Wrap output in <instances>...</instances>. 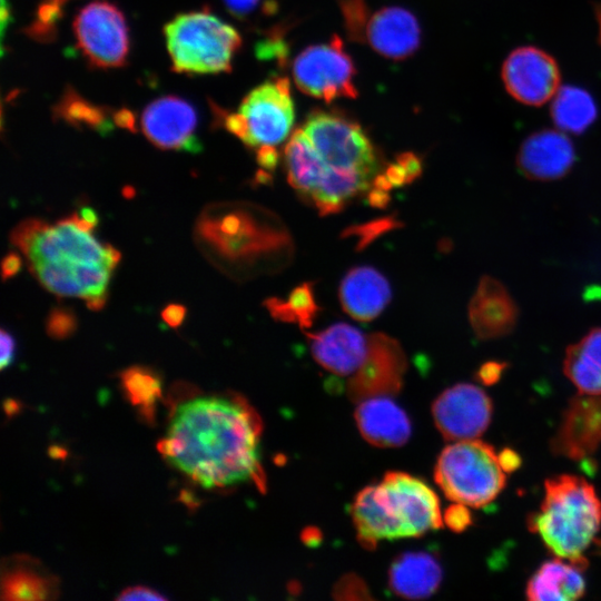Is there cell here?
Instances as JSON below:
<instances>
[{
  "mask_svg": "<svg viewBox=\"0 0 601 601\" xmlns=\"http://www.w3.org/2000/svg\"><path fill=\"white\" fill-rule=\"evenodd\" d=\"M55 114L73 126L87 125L102 132L111 129L106 112L99 107L83 100L72 90L65 93L56 107Z\"/></svg>",
  "mask_w": 601,
  "mask_h": 601,
  "instance_id": "1f68e13d",
  "label": "cell"
},
{
  "mask_svg": "<svg viewBox=\"0 0 601 601\" xmlns=\"http://www.w3.org/2000/svg\"><path fill=\"white\" fill-rule=\"evenodd\" d=\"M505 367V363L495 361L486 362L480 367L477 372V378L484 385H493L500 380Z\"/></svg>",
  "mask_w": 601,
  "mask_h": 601,
  "instance_id": "b9f144b4",
  "label": "cell"
},
{
  "mask_svg": "<svg viewBox=\"0 0 601 601\" xmlns=\"http://www.w3.org/2000/svg\"><path fill=\"white\" fill-rule=\"evenodd\" d=\"M187 314V309L181 304H169L161 311L162 321L173 328H178Z\"/></svg>",
  "mask_w": 601,
  "mask_h": 601,
  "instance_id": "ee69618b",
  "label": "cell"
},
{
  "mask_svg": "<svg viewBox=\"0 0 601 601\" xmlns=\"http://www.w3.org/2000/svg\"><path fill=\"white\" fill-rule=\"evenodd\" d=\"M365 42L381 56L394 60L412 56L421 42L417 19L401 7H385L370 17Z\"/></svg>",
  "mask_w": 601,
  "mask_h": 601,
  "instance_id": "e0dca14e",
  "label": "cell"
},
{
  "mask_svg": "<svg viewBox=\"0 0 601 601\" xmlns=\"http://www.w3.org/2000/svg\"><path fill=\"white\" fill-rule=\"evenodd\" d=\"M506 91L519 102L541 106L559 91L561 73L556 61L535 47L513 50L502 66Z\"/></svg>",
  "mask_w": 601,
  "mask_h": 601,
  "instance_id": "7c38bea8",
  "label": "cell"
},
{
  "mask_svg": "<svg viewBox=\"0 0 601 601\" xmlns=\"http://www.w3.org/2000/svg\"><path fill=\"white\" fill-rule=\"evenodd\" d=\"M563 371L579 393L601 395V328L568 348Z\"/></svg>",
  "mask_w": 601,
  "mask_h": 601,
  "instance_id": "484cf974",
  "label": "cell"
},
{
  "mask_svg": "<svg viewBox=\"0 0 601 601\" xmlns=\"http://www.w3.org/2000/svg\"><path fill=\"white\" fill-rule=\"evenodd\" d=\"M260 435L258 414L240 396H197L176 407L158 450L206 489L240 483L263 489Z\"/></svg>",
  "mask_w": 601,
  "mask_h": 601,
  "instance_id": "6da1fadb",
  "label": "cell"
},
{
  "mask_svg": "<svg viewBox=\"0 0 601 601\" xmlns=\"http://www.w3.org/2000/svg\"><path fill=\"white\" fill-rule=\"evenodd\" d=\"M239 112L246 120L252 148L280 144L295 117L288 78H274L254 88L243 99Z\"/></svg>",
  "mask_w": 601,
  "mask_h": 601,
  "instance_id": "9c48e42d",
  "label": "cell"
},
{
  "mask_svg": "<svg viewBox=\"0 0 601 601\" xmlns=\"http://www.w3.org/2000/svg\"><path fill=\"white\" fill-rule=\"evenodd\" d=\"M443 521L451 530L460 532L472 523V516L466 505L455 502L445 511Z\"/></svg>",
  "mask_w": 601,
  "mask_h": 601,
  "instance_id": "d590c367",
  "label": "cell"
},
{
  "mask_svg": "<svg viewBox=\"0 0 601 601\" xmlns=\"http://www.w3.org/2000/svg\"><path fill=\"white\" fill-rule=\"evenodd\" d=\"M391 200L388 191L374 188L367 194V201L376 208H385Z\"/></svg>",
  "mask_w": 601,
  "mask_h": 601,
  "instance_id": "f907efd6",
  "label": "cell"
},
{
  "mask_svg": "<svg viewBox=\"0 0 601 601\" xmlns=\"http://www.w3.org/2000/svg\"><path fill=\"white\" fill-rule=\"evenodd\" d=\"M120 382L129 402L146 421L152 422L156 404L161 397L159 375L149 367L135 365L121 372Z\"/></svg>",
  "mask_w": 601,
  "mask_h": 601,
  "instance_id": "f1b7e54d",
  "label": "cell"
},
{
  "mask_svg": "<svg viewBox=\"0 0 601 601\" xmlns=\"http://www.w3.org/2000/svg\"><path fill=\"white\" fill-rule=\"evenodd\" d=\"M225 128L252 148L250 136L244 116L238 111L228 114L224 118Z\"/></svg>",
  "mask_w": 601,
  "mask_h": 601,
  "instance_id": "8d00e7d4",
  "label": "cell"
},
{
  "mask_svg": "<svg viewBox=\"0 0 601 601\" xmlns=\"http://www.w3.org/2000/svg\"><path fill=\"white\" fill-rule=\"evenodd\" d=\"M134 194H135V193H134V189H132V188H130V187H126V188H125L124 195H125L126 197H132Z\"/></svg>",
  "mask_w": 601,
  "mask_h": 601,
  "instance_id": "db71d44e",
  "label": "cell"
},
{
  "mask_svg": "<svg viewBox=\"0 0 601 601\" xmlns=\"http://www.w3.org/2000/svg\"><path fill=\"white\" fill-rule=\"evenodd\" d=\"M497 455L505 473L513 472L521 465L522 460L520 455L512 449H503Z\"/></svg>",
  "mask_w": 601,
  "mask_h": 601,
  "instance_id": "c3c4849f",
  "label": "cell"
},
{
  "mask_svg": "<svg viewBox=\"0 0 601 601\" xmlns=\"http://www.w3.org/2000/svg\"><path fill=\"white\" fill-rule=\"evenodd\" d=\"M374 188L390 191L393 188V185L390 183L385 174H378L373 179Z\"/></svg>",
  "mask_w": 601,
  "mask_h": 601,
  "instance_id": "f5cc1de1",
  "label": "cell"
},
{
  "mask_svg": "<svg viewBox=\"0 0 601 601\" xmlns=\"http://www.w3.org/2000/svg\"><path fill=\"white\" fill-rule=\"evenodd\" d=\"M401 226V223L393 217H383L371 220L366 224L348 227L344 230L345 237H357V249H363L378 236Z\"/></svg>",
  "mask_w": 601,
  "mask_h": 601,
  "instance_id": "836d02e7",
  "label": "cell"
},
{
  "mask_svg": "<svg viewBox=\"0 0 601 601\" xmlns=\"http://www.w3.org/2000/svg\"><path fill=\"white\" fill-rule=\"evenodd\" d=\"M352 518L365 548L384 540L421 536L443 522L436 493L404 472H388L381 482L363 489L352 505Z\"/></svg>",
  "mask_w": 601,
  "mask_h": 601,
  "instance_id": "7a4b0ae2",
  "label": "cell"
},
{
  "mask_svg": "<svg viewBox=\"0 0 601 601\" xmlns=\"http://www.w3.org/2000/svg\"><path fill=\"white\" fill-rule=\"evenodd\" d=\"M387 279L371 266H357L343 277L338 297L345 313L354 319L368 322L377 317L391 300Z\"/></svg>",
  "mask_w": 601,
  "mask_h": 601,
  "instance_id": "44dd1931",
  "label": "cell"
},
{
  "mask_svg": "<svg viewBox=\"0 0 601 601\" xmlns=\"http://www.w3.org/2000/svg\"><path fill=\"white\" fill-rule=\"evenodd\" d=\"M574 161L571 140L561 131L541 130L522 144L518 164L525 176L536 180H551L565 175Z\"/></svg>",
  "mask_w": 601,
  "mask_h": 601,
  "instance_id": "d6986e66",
  "label": "cell"
},
{
  "mask_svg": "<svg viewBox=\"0 0 601 601\" xmlns=\"http://www.w3.org/2000/svg\"><path fill=\"white\" fill-rule=\"evenodd\" d=\"M265 306L275 319L297 324L303 329L312 326L319 309L313 285L308 282L295 287L287 299L276 297L266 299Z\"/></svg>",
  "mask_w": 601,
  "mask_h": 601,
  "instance_id": "f546056e",
  "label": "cell"
},
{
  "mask_svg": "<svg viewBox=\"0 0 601 601\" xmlns=\"http://www.w3.org/2000/svg\"><path fill=\"white\" fill-rule=\"evenodd\" d=\"M398 162L407 176V181L411 184L422 174V161L420 157L411 151L402 152L396 157Z\"/></svg>",
  "mask_w": 601,
  "mask_h": 601,
  "instance_id": "ab89813d",
  "label": "cell"
},
{
  "mask_svg": "<svg viewBox=\"0 0 601 601\" xmlns=\"http://www.w3.org/2000/svg\"><path fill=\"white\" fill-rule=\"evenodd\" d=\"M292 71L302 92L325 102L358 95L354 83V63L336 35L326 43L309 46L299 52Z\"/></svg>",
  "mask_w": 601,
  "mask_h": 601,
  "instance_id": "52a82bcc",
  "label": "cell"
},
{
  "mask_svg": "<svg viewBox=\"0 0 601 601\" xmlns=\"http://www.w3.org/2000/svg\"><path fill=\"white\" fill-rule=\"evenodd\" d=\"M278 161L275 146H259L257 148V162L265 170H274Z\"/></svg>",
  "mask_w": 601,
  "mask_h": 601,
  "instance_id": "bcb514c9",
  "label": "cell"
},
{
  "mask_svg": "<svg viewBox=\"0 0 601 601\" xmlns=\"http://www.w3.org/2000/svg\"><path fill=\"white\" fill-rule=\"evenodd\" d=\"M286 46L282 38L272 37L259 42L256 47V55L260 59L278 58L280 60L286 57Z\"/></svg>",
  "mask_w": 601,
  "mask_h": 601,
  "instance_id": "74e56055",
  "label": "cell"
},
{
  "mask_svg": "<svg viewBox=\"0 0 601 601\" xmlns=\"http://www.w3.org/2000/svg\"><path fill=\"white\" fill-rule=\"evenodd\" d=\"M302 129L328 166L368 177L376 170L374 146L357 122L338 112L315 110Z\"/></svg>",
  "mask_w": 601,
  "mask_h": 601,
  "instance_id": "8992f818",
  "label": "cell"
},
{
  "mask_svg": "<svg viewBox=\"0 0 601 601\" xmlns=\"http://www.w3.org/2000/svg\"><path fill=\"white\" fill-rule=\"evenodd\" d=\"M1 357H0V368L4 370L14 359L16 353V341L13 336L7 332L4 328L1 329Z\"/></svg>",
  "mask_w": 601,
  "mask_h": 601,
  "instance_id": "7bdbcfd3",
  "label": "cell"
},
{
  "mask_svg": "<svg viewBox=\"0 0 601 601\" xmlns=\"http://www.w3.org/2000/svg\"><path fill=\"white\" fill-rule=\"evenodd\" d=\"M600 445L601 395L579 393L563 412L551 450L555 455L579 461L591 456Z\"/></svg>",
  "mask_w": 601,
  "mask_h": 601,
  "instance_id": "5bb4252c",
  "label": "cell"
},
{
  "mask_svg": "<svg viewBox=\"0 0 601 601\" xmlns=\"http://www.w3.org/2000/svg\"><path fill=\"white\" fill-rule=\"evenodd\" d=\"M434 477L451 501L470 508L490 504L506 483L497 453L479 440L456 441L444 447Z\"/></svg>",
  "mask_w": 601,
  "mask_h": 601,
  "instance_id": "5b68a950",
  "label": "cell"
},
{
  "mask_svg": "<svg viewBox=\"0 0 601 601\" xmlns=\"http://www.w3.org/2000/svg\"><path fill=\"white\" fill-rule=\"evenodd\" d=\"M40 284L59 297L85 298V290L78 283L73 265L67 263H37L29 265Z\"/></svg>",
  "mask_w": 601,
  "mask_h": 601,
  "instance_id": "4dcf8cb0",
  "label": "cell"
},
{
  "mask_svg": "<svg viewBox=\"0 0 601 601\" xmlns=\"http://www.w3.org/2000/svg\"><path fill=\"white\" fill-rule=\"evenodd\" d=\"M115 122L121 128L129 129L131 131L135 130V119L132 114L128 110L117 111L115 115Z\"/></svg>",
  "mask_w": 601,
  "mask_h": 601,
  "instance_id": "816d5d0a",
  "label": "cell"
},
{
  "mask_svg": "<svg viewBox=\"0 0 601 601\" xmlns=\"http://www.w3.org/2000/svg\"><path fill=\"white\" fill-rule=\"evenodd\" d=\"M344 24L351 40L365 42L370 12L365 0H338Z\"/></svg>",
  "mask_w": 601,
  "mask_h": 601,
  "instance_id": "d6a6232c",
  "label": "cell"
},
{
  "mask_svg": "<svg viewBox=\"0 0 601 601\" xmlns=\"http://www.w3.org/2000/svg\"><path fill=\"white\" fill-rule=\"evenodd\" d=\"M588 565L555 556L545 561L526 584L531 601H572L585 593L583 572Z\"/></svg>",
  "mask_w": 601,
  "mask_h": 601,
  "instance_id": "7402d4cb",
  "label": "cell"
},
{
  "mask_svg": "<svg viewBox=\"0 0 601 601\" xmlns=\"http://www.w3.org/2000/svg\"><path fill=\"white\" fill-rule=\"evenodd\" d=\"M2 599L49 600L58 593V581L36 560L19 556L2 566Z\"/></svg>",
  "mask_w": 601,
  "mask_h": 601,
  "instance_id": "cb8c5ba5",
  "label": "cell"
},
{
  "mask_svg": "<svg viewBox=\"0 0 601 601\" xmlns=\"http://www.w3.org/2000/svg\"><path fill=\"white\" fill-rule=\"evenodd\" d=\"M528 526L554 556L588 565L584 553L601 528V500L583 477L563 474L548 479L543 501Z\"/></svg>",
  "mask_w": 601,
  "mask_h": 601,
  "instance_id": "3957f363",
  "label": "cell"
},
{
  "mask_svg": "<svg viewBox=\"0 0 601 601\" xmlns=\"http://www.w3.org/2000/svg\"><path fill=\"white\" fill-rule=\"evenodd\" d=\"M197 116L187 101L166 96L149 104L141 116V127L148 140L161 149L197 152L201 149L195 130Z\"/></svg>",
  "mask_w": 601,
  "mask_h": 601,
  "instance_id": "4fadbf2b",
  "label": "cell"
},
{
  "mask_svg": "<svg viewBox=\"0 0 601 601\" xmlns=\"http://www.w3.org/2000/svg\"><path fill=\"white\" fill-rule=\"evenodd\" d=\"M355 418L363 437L378 447L401 446L411 435L410 418L387 395L363 400L356 408Z\"/></svg>",
  "mask_w": 601,
  "mask_h": 601,
  "instance_id": "ffe728a7",
  "label": "cell"
},
{
  "mask_svg": "<svg viewBox=\"0 0 601 601\" xmlns=\"http://www.w3.org/2000/svg\"><path fill=\"white\" fill-rule=\"evenodd\" d=\"M552 100L551 116L560 130L582 132L597 117L593 99L580 88H560Z\"/></svg>",
  "mask_w": 601,
  "mask_h": 601,
  "instance_id": "83f0119b",
  "label": "cell"
},
{
  "mask_svg": "<svg viewBox=\"0 0 601 601\" xmlns=\"http://www.w3.org/2000/svg\"><path fill=\"white\" fill-rule=\"evenodd\" d=\"M164 32L176 72H229L242 45L234 27L205 10L177 16Z\"/></svg>",
  "mask_w": 601,
  "mask_h": 601,
  "instance_id": "277c9868",
  "label": "cell"
},
{
  "mask_svg": "<svg viewBox=\"0 0 601 601\" xmlns=\"http://www.w3.org/2000/svg\"><path fill=\"white\" fill-rule=\"evenodd\" d=\"M79 228L91 231L99 223L96 210L89 206L81 207L68 217Z\"/></svg>",
  "mask_w": 601,
  "mask_h": 601,
  "instance_id": "60d3db41",
  "label": "cell"
},
{
  "mask_svg": "<svg viewBox=\"0 0 601 601\" xmlns=\"http://www.w3.org/2000/svg\"><path fill=\"white\" fill-rule=\"evenodd\" d=\"M76 314L67 307H53L46 318V332L55 339L70 337L77 329Z\"/></svg>",
  "mask_w": 601,
  "mask_h": 601,
  "instance_id": "e575fe53",
  "label": "cell"
},
{
  "mask_svg": "<svg viewBox=\"0 0 601 601\" xmlns=\"http://www.w3.org/2000/svg\"><path fill=\"white\" fill-rule=\"evenodd\" d=\"M388 579L394 593L406 599H423L439 588L442 570L428 553L410 552L393 562Z\"/></svg>",
  "mask_w": 601,
  "mask_h": 601,
  "instance_id": "603a6c76",
  "label": "cell"
},
{
  "mask_svg": "<svg viewBox=\"0 0 601 601\" xmlns=\"http://www.w3.org/2000/svg\"><path fill=\"white\" fill-rule=\"evenodd\" d=\"M384 174L393 187H400L408 184L405 170L398 162L390 164L385 168Z\"/></svg>",
  "mask_w": 601,
  "mask_h": 601,
  "instance_id": "681fc988",
  "label": "cell"
},
{
  "mask_svg": "<svg viewBox=\"0 0 601 601\" xmlns=\"http://www.w3.org/2000/svg\"><path fill=\"white\" fill-rule=\"evenodd\" d=\"M370 181L371 177L363 174L329 166L309 199L321 215L334 214L343 209L348 200L367 190Z\"/></svg>",
  "mask_w": 601,
  "mask_h": 601,
  "instance_id": "4316f807",
  "label": "cell"
},
{
  "mask_svg": "<svg viewBox=\"0 0 601 601\" xmlns=\"http://www.w3.org/2000/svg\"><path fill=\"white\" fill-rule=\"evenodd\" d=\"M260 0H224L228 11L237 18H245L252 13Z\"/></svg>",
  "mask_w": 601,
  "mask_h": 601,
  "instance_id": "f6af8a7d",
  "label": "cell"
},
{
  "mask_svg": "<svg viewBox=\"0 0 601 601\" xmlns=\"http://www.w3.org/2000/svg\"><path fill=\"white\" fill-rule=\"evenodd\" d=\"M22 267V260L16 253H8L1 263L2 280H7L17 275Z\"/></svg>",
  "mask_w": 601,
  "mask_h": 601,
  "instance_id": "7dc6e473",
  "label": "cell"
},
{
  "mask_svg": "<svg viewBox=\"0 0 601 601\" xmlns=\"http://www.w3.org/2000/svg\"><path fill=\"white\" fill-rule=\"evenodd\" d=\"M287 179L306 198L322 184L329 166L323 160L303 129L295 130L284 150Z\"/></svg>",
  "mask_w": 601,
  "mask_h": 601,
  "instance_id": "d4e9b609",
  "label": "cell"
},
{
  "mask_svg": "<svg viewBox=\"0 0 601 601\" xmlns=\"http://www.w3.org/2000/svg\"><path fill=\"white\" fill-rule=\"evenodd\" d=\"M167 598L164 597L158 591L142 587H130L125 589L118 597L117 600H128V601H136V600H166Z\"/></svg>",
  "mask_w": 601,
  "mask_h": 601,
  "instance_id": "f35d334b",
  "label": "cell"
},
{
  "mask_svg": "<svg viewBox=\"0 0 601 601\" xmlns=\"http://www.w3.org/2000/svg\"><path fill=\"white\" fill-rule=\"evenodd\" d=\"M256 224L247 210L231 209L215 216H204L197 224V233L223 257L231 260L250 259L267 248L275 247L277 238L286 233L268 235Z\"/></svg>",
  "mask_w": 601,
  "mask_h": 601,
  "instance_id": "8fae6325",
  "label": "cell"
},
{
  "mask_svg": "<svg viewBox=\"0 0 601 601\" xmlns=\"http://www.w3.org/2000/svg\"><path fill=\"white\" fill-rule=\"evenodd\" d=\"M493 404L479 386L456 384L435 400L432 414L440 433L447 441L475 440L490 425Z\"/></svg>",
  "mask_w": 601,
  "mask_h": 601,
  "instance_id": "30bf717a",
  "label": "cell"
},
{
  "mask_svg": "<svg viewBox=\"0 0 601 601\" xmlns=\"http://www.w3.org/2000/svg\"><path fill=\"white\" fill-rule=\"evenodd\" d=\"M77 43L91 66L120 67L128 53V31L121 11L108 2L83 7L73 21Z\"/></svg>",
  "mask_w": 601,
  "mask_h": 601,
  "instance_id": "ba28073f",
  "label": "cell"
},
{
  "mask_svg": "<svg viewBox=\"0 0 601 601\" xmlns=\"http://www.w3.org/2000/svg\"><path fill=\"white\" fill-rule=\"evenodd\" d=\"M368 337V353L351 382L356 396L386 395L400 387L406 359L398 342L382 333Z\"/></svg>",
  "mask_w": 601,
  "mask_h": 601,
  "instance_id": "9a60e30c",
  "label": "cell"
},
{
  "mask_svg": "<svg viewBox=\"0 0 601 601\" xmlns=\"http://www.w3.org/2000/svg\"><path fill=\"white\" fill-rule=\"evenodd\" d=\"M516 318V305L503 284L483 277L469 305V319L476 336L482 339L504 336L514 328Z\"/></svg>",
  "mask_w": 601,
  "mask_h": 601,
  "instance_id": "ac0fdd59",
  "label": "cell"
},
{
  "mask_svg": "<svg viewBox=\"0 0 601 601\" xmlns=\"http://www.w3.org/2000/svg\"><path fill=\"white\" fill-rule=\"evenodd\" d=\"M305 334L314 359L333 374H355L366 359L368 337L349 324L337 323L318 333Z\"/></svg>",
  "mask_w": 601,
  "mask_h": 601,
  "instance_id": "2e32d148",
  "label": "cell"
}]
</instances>
